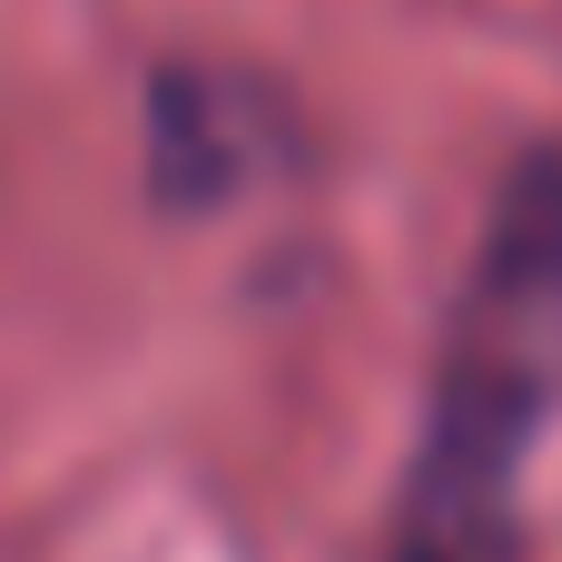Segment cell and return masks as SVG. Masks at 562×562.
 I'll use <instances>...</instances> for the list:
<instances>
[{"mask_svg":"<svg viewBox=\"0 0 562 562\" xmlns=\"http://www.w3.org/2000/svg\"><path fill=\"white\" fill-rule=\"evenodd\" d=\"M562 395V148L504 178L494 237L474 257L425 454L405 474L395 562H524V464Z\"/></svg>","mask_w":562,"mask_h":562,"instance_id":"1","label":"cell"}]
</instances>
